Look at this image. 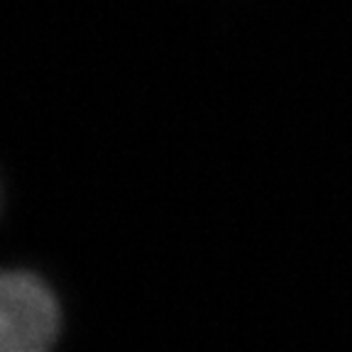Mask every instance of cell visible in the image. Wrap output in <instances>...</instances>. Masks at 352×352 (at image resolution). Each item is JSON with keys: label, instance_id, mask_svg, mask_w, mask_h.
I'll return each mask as SVG.
<instances>
[{"label": "cell", "instance_id": "1", "mask_svg": "<svg viewBox=\"0 0 352 352\" xmlns=\"http://www.w3.org/2000/svg\"><path fill=\"white\" fill-rule=\"evenodd\" d=\"M64 308L39 272L0 267V352H54Z\"/></svg>", "mask_w": 352, "mask_h": 352}]
</instances>
